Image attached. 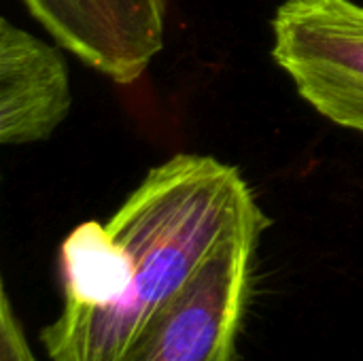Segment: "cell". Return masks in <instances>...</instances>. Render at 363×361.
<instances>
[{"label": "cell", "instance_id": "obj_6", "mask_svg": "<svg viewBox=\"0 0 363 361\" xmlns=\"http://www.w3.org/2000/svg\"><path fill=\"white\" fill-rule=\"evenodd\" d=\"M0 361H38L4 287L0 294Z\"/></svg>", "mask_w": 363, "mask_h": 361}, {"label": "cell", "instance_id": "obj_3", "mask_svg": "<svg viewBox=\"0 0 363 361\" xmlns=\"http://www.w3.org/2000/svg\"><path fill=\"white\" fill-rule=\"evenodd\" d=\"M272 57L332 123L363 136V6L285 0L272 19Z\"/></svg>", "mask_w": 363, "mask_h": 361}, {"label": "cell", "instance_id": "obj_5", "mask_svg": "<svg viewBox=\"0 0 363 361\" xmlns=\"http://www.w3.org/2000/svg\"><path fill=\"white\" fill-rule=\"evenodd\" d=\"M70 104V74L60 49L2 17L0 143L21 147L49 138Z\"/></svg>", "mask_w": 363, "mask_h": 361}, {"label": "cell", "instance_id": "obj_4", "mask_svg": "<svg viewBox=\"0 0 363 361\" xmlns=\"http://www.w3.org/2000/svg\"><path fill=\"white\" fill-rule=\"evenodd\" d=\"M28 13L113 83L138 81L164 47L168 0H21Z\"/></svg>", "mask_w": 363, "mask_h": 361}, {"label": "cell", "instance_id": "obj_1", "mask_svg": "<svg viewBox=\"0 0 363 361\" xmlns=\"http://www.w3.org/2000/svg\"><path fill=\"white\" fill-rule=\"evenodd\" d=\"M264 217L238 168L211 155L155 166L106 221L60 247L62 311L40 330L49 361H119L240 226Z\"/></svg>", "mask_w": 363, "mask_h": 361}, {"label": "cell", "instance_id": "obj_2", "mask_svg": "<svg viewBox=\"0 0 363 361\" xmlns=\"http://www.w3.org/2000/svg\"><path fill=\"white\" fill-rule=\"evenodd\" d=\"M270 219L232 232L119 361H236L255 251Z\"/></svg>", "mask_w": 363, "mask_h": 361}]
</instances>
